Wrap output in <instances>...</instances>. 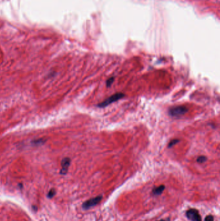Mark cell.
Segmentation results:
<instances>
[{
    "label": "cell",
    "instance_id": "cell-13",
    "mask_svg": "<svg viewBox=\"0 0 220 221\" xmlns=\"http://www.w3.org/2000/svg\"><path fill=\"white\" fill-rule=\"evenodd\" d=\"M157 221H170V219L169 218H167V219H161L160 220H157Z\"/></svg>",
    "mask_w": 220,
    "mask_h": 221
},
{
    "label": "cell",
    "instance_id": "cell-4",
    "mask_svg": "<svg viewBox=\"0 0 220 221\" xmlns=\"http://www.w3.org/2000/svg\"><path fill=\"white\" fill-rule=\"evenodd\" d=\"M186 217L191 221H202L198 210L194 208L188 210L186 211Z\"/></svg>",
    "mask_w": 220,
    "mask_h": 221
},
{
    "label": "cell",
    "instance_id": "cell-6",
    "mask_svg": "<svg viewBox=\"0 0 220 221\" xmlns=\"http://www.w3.org/2000/svg\"><path fill=\"white\" fill-rule=\"evenodd\" d=\"M165 189V186L164 185H161L158 187H156L153 189V191H152V194H153L154 196L160 195L163 193Z\"/></svg>",
    "mask_w": 220,
    "mask_h": 221
},
{
    "label": "cell",
    "instance_id": "cell-3",
    "mask_svg": "<svg viewBox=\"0 0 220 221\" xmlns=\"http://www.w3.org/2000/svg\"><path fill=\"white\" fill-rule=\"evenodd\" d=\"M102 199H103L102 195H99V196H97L96 197L92 198V199H90L83 203L82 208L83 210H87L91 208H93V207L99 204L101 202V201L102 200Z\"/></svg>",
    "mask_w": 220,
    "mask_h": 221
},
{
    "label": "cell",
    "instance_id": "cell-11",
    "mask_svg": "<svg viewBox=\"0 0 220 221\" xmlns=\"http://www.w3.org/2000/svg\"><path fill=\"white\" fill-rule=\"evenodd\" d=\"M56 190L54 189H51L47 194V197L49 198V199H51V198H52L56 195Z\"/></svg>",
    "mask_w": 220,
    "mask_h": 221
},
{
    "label": "cell",
    "instance_id": "cell-1",
    "mask_svg": "<svg viewBox=\"0 0 220 221\" xmlns=\"http://www.w3.org/2000/svg\"><path fill=\"white\" fill-rule=\"evenodd\" d=\"M124 96H125V94H123L122 93H115L113 95H112L111 96H110L109 98L106 99V100H105L103 102L98 104L97 105V106L98 107V108H105V107L109 105L110 104L115 102H117L119 100H120V99L124 98Z\"/></svg>",
    "mask_w": 220,
    "mask_h": 221
},
{
    "label": "cell",
    "instance_id": "cell-7",
    "mask_svg": "<svg viewBox=\"0 0 220 221\" xmlns=\"http://www.w3.org/2000/svg\"><path fill=\"white\" fill-rule=\"evenodd\" d=\"M45 140L43 139H37V140H35L34 141H32V144L34 146H40V145H42L45 142Z\"/></svg>",
    "mask_w": 220,
    "mask_h": 221
},
{
    "label": "cell",
    "instance_id": "cell-12",
    "mask_svg": "<svg viewBox=\"0 0 220 221\" xmlns=\"http://www.w3.org/2000/svg\"><path fill=\"white\" fill-rule=\"evenodd\" d=\"M205 221H214V217L212 215H209L205 218Z\"/></svg>",
    "mask_w": 220,
    "mask_h": 221
},
{
    "label": "cell",
    "instance_id": "cell-2",
    "mask_svg": "<svg viewBox=\"0 0 220 221\" xmlns=\"http://www.w3.org/2000/svg\"><path fill=\"white\" fill-rule=\"evenodd\" d=\"M188 111V109L186 106L179 105L170 108L169 111V113L170 116L172 117H179L185 115Z\"/></svg>",
    "mask_w": 220,
    "mask_h": 221
},
{
    "label": "cell",
    "instance_id": "cell-9",
    "mask_svg": "<svg viewBox=\"0 0 220 221\" xmlns=\"http://www.w3.org/2000/svg\"><path fill=\"white\" fill-rule=\"evenodd\" d=\"M114 82V77L109 78L107 81H106V86H107V87H111Z\"/></svg>",
    "mask_w": 220,
    "mask_h": 221
},
{
    "label": "cell",
    "instance_id": "cell-5",
    "mask_svg": "<svg viewBox=\"0 0 220 221\" xmlns=\"http://www.w3.org/2000/svg\"><path fill=\"white\" fill-rule=\"evenodd\" d=\"M71 164V159L69 157H65L64 158L62 161V163H61V166H62V168L60 170V174L62 175H66L69 170V167Z\"/></svg>",
    "mask_w": 220,
    "mask_h": 221
},
{
    "label": "cell",
    "instance_id": "cell-10",
    "mask_svg": "<svg viewBox=\"0 0 220 221\" xmlns=\"http://www.w3.org/2000/svg\"><path fill=\"white\" fill-rule=\"evenodd\" d=\"M179 142V139H173V140H172L169 142V144H168V148H170L173 147V146H174V145H176V144H178Z\"/></svg>",
    "mask_w": 220,
    "mask_h": 221
},
{
    "label": "cell",
    "instance_id": "cell-8",
    "mask_svg": "<svg viewBox=\"0 0 220 221\" xmlns=\"http://www.w3.org/2000/svg\"><path fill=\"white\" fill-rule=\"evenodd\" d=\"M207 158L205 156L201 155V156L198 157V158H197V162H198L200 164H202V163L205 162L207 161Z\"/></svg>",
    "mask_w": 220,
    "mask_h": 221
}]
</instances>
